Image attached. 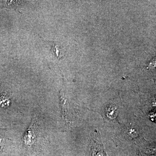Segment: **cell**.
I'll return each mask as SVG.
<instances>
[{
  "label": "cell",
  "mask_w": 156,
  "mask_h": 156,
  "mask_svg": "<svg viewBox=\"0 0 156 156\" xmlns=\"http://www.w3.org/2000/svg\"><path fill=\"white\" fill-rule=\"evenodd\" d=\"M91 138V156H107L101 144L99 134H94Z\"/></svg>",
  "instance_id": "1"
},
{
  "label": "cell",
  "mask_w": 156,
  "mask_h": 156,
  "mask_svg": "<svg viewBox=\"0 0 156 156\" xmlns=\"http://www.w3.org/2000/svg\"><path fill=\"white\" fill-rule=\"evenodd\" d=\"M34 122L31 126L29 128L26 134L24 136V142L26 145H32V144L34 142V139L35 138V135L34 131Z\"/></svg>",
  "instance_id": "2"
},
{
  "label": "cell",
  "mask_w": 156,
  "mask_h": 156,
  "mask_svg": "<svg viewBox=\"0 0 156 156\" xmlns=\"http://www.w3.org/2000/svg\"><path fill=\"white\" fill-rule=\"evenodd\" d=\"M10 103L9 98L5 94H4L0 97V106L2 107H7L9 106Z\"/></svg>",
  "instance_id": "3"
},
{
  "label": "cell",
  "mask_w": 156,
  "mask_h": 156,
  "mask_svg": "<svg viewBox=\"0 0 156 156\" xmlns=\"http://www.w3.org/2000/svg\"><path fill=\"white\" fill-rule=\"evenodd\" d=\"M3 144V140L1 136H0V149H1L2 147V146Z\"/></svg>",
  "instance_id": "4"
}]
</instances>
